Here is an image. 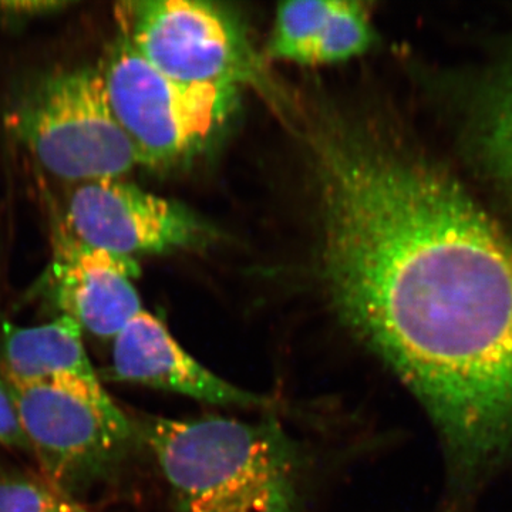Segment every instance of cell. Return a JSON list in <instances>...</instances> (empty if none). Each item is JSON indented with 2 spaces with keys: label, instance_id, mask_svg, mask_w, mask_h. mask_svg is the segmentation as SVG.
<instances>
[{
  "label": "cell",
  "instance_id": "4fadbf2b",
  "mask_svg": "<svg viewBox=\"0 0 512 512\" xmlns=\"http://www.w3.org/2000/svg\"><path fill=\"white\" fill-rule=\"evenodd\" d=\"M57 494L43 478L0 471V512H49Z\"/></svg>",
  "mask_w": 512,
  "mask_h": 512
},
{
  "label": "cell",
  "instance_id": "9a60e30c",
  "mask_svg": "<svg viewBox=\"0 0 512 512\" xmlns=\"http://www.w3.org/2000/svg\"><path fill=\"white\" fill-rule=\"evenodd\" d=\"M49 512H93L89 508L84 507L79 501L74 498L64 497L62 494H57L55 503L50 507Z\"/></svg>",
  "mask_w": 512,
  "mask_h": 512
},
{
  "label": "cell",
  "instance_id": "6da1fadb",
  "mask_svg": "<svg viewBox=\"0 0 512 512\" xmlns=\"http://www.w3.org/2000/svg\"><path fill=\"white\" fill-rule=\"evenodd\" d=\"M318 148L330 303L456 456H501L512 446L511 239L410 151L353 131Z\"/></svg>",
  "mask_w": 512,
  "mask_h": 512
},
{
  "label": "cell",
  "instance_id": "52a82bcc",
  "mask_svg": "<svg viewBox=\"0 0 512 512\" xmlns=\"http://www.w3.org/2000/svg\"><path fill=\"white\" fill-rule=\"evenodd\" d=\"M63 225L89 247L130 258L195 247L208 238V228L183 205L120 180L74 185Z\"/></svg>",
  "mask_w": 512,
  "mask_h": 512
},
{
  "label": "cell",
  "instance_id": "7c38bea8",
  "mask_svg": "<svg viewBox=\"0 0 512 512\" xmlns=\"http://www.w3.org/2000/svg\"><path fill=\"white\" fill-rule=\"evenodd\" d=\"M335 0H293L276 13L274 33L268 45L272 59L299 64L313 63L316 47L332 13Z\"/></svg>",
  "mask_w": 512,
  "mask_h": 512
},
{
  "label": "cell",
  "instance_id": "ba28073f",
  "mask_svg": "<svg viewBox=\"0 0 512 512\" xmlns=\"http://www.w3.org/2000/svg\"><path fill=\"white\" fill-rule=\"evenodd\" d=\"M138 275L136 259L89 247L63 224L55 229L49 295L59 315L74 320L83 332L114 339L143 311L134 286Z\"/></svg>",
  "mask_w": 512,
  "mask_h": 512
},
{
  "label": "cell",
  "instance_id": "8992f818",
  "mask_svg": "<svg viewBox=\"0 0 512 512\" xmlns=\"http://www.w3.org/2000/svg\"><path fill=\"white\" fill-rule=\"evenodd\" d=\"M121 37L158 72L181 83L237 86L254 74L238 23L197 0H137L116 5Z\"/></svg>",
  "mask_w": 512,
  "mask_h": 512
},
{
  "label": "cell",
  "instance_id": "9c48e42d",
  "mask_svg": "<svg viewBox=\"0 0 512 512\" xmlns=\"http://www.w3.org/2000/svg\"><path fill=\"white\" fill-rule=\"evenodd\" d=\"M111 379L183 394L215 406H265L268 400L239 389L181 348L153 313L141 311L113 339Z\"/></svg>",
  "mask_w": 512,
  "mask_h": 512
},
{
  "label": "cell",
  "instance_id": "3957f363",
  "mask_svg": "<svg viewBox=\"0 0 512 512\" xmlns=\"http://www.w3.org/2000/svg\"><path fill=\"white\" fill-rule=\"evenodd\" d=\"M6 126L43 170L76 185L120 180L140 164L99 67L46 74L13 104Z\"/></svg>",
  "mask_w": 512,
  "mask_h": 512
},
{
  "label": "cell",
  "instance_id": "5bb4252c",
  "mask_svg": "<svg viewBox=\"0 0 512 512\" xmlns=\"http://www.w3.org/2000/svg\"><path fill=\"white\" fill-rule=\"evenodd\" d=\"M0 446L30 454L15 400L3 379H0Z\"/></svg>",
  "mask_w": 512,
  "mask_h": 512
},
{
  "label": "cell",
  "instance_id": "277c9868",
  "mask_svg": "<svg viewBox=\"0 0 512 512\" xmlns=\"http://www.w3.org/2000/svg\"><path fill=\"white\" fill-rule=\"evenodd\" d=\"M111 111L138 163L160 167L204 146L224 126L237 86L170 79L120 37L99 66Z\"/></svg>",
  "mask_w": 512,
  "mask_h": 512
},
{
  "label": "cell",
  "instance_id": "7a4b0ae2",
  "mask_svg": "<svg viewBox=\"0 0 512 512\" xmlns=\"http://www.w3.org/2000/svg\"><path fill=\"white\" fill-rule=\"evenodd\" d=\"M134 424L170 484L173 512H296L301 457L276 421L144 417Z\"/></svg>",
  "mask_w": 512,
  "mask_h": 512
},
{
  "label": "cell",
  "instance_id": "8fae6325",
  "mask_svg": "<svg viewBox=\"0 0 512 512\" xmlns=\"http://www.w3.org/2000/svg\"><path fill=\"white\" fill-rule=\"evenodd\" d=\"M466 126L471 160L512 212V52L477 87Z\"/></svg>",
  "mask_w": 512,
  "mask_h": 512
},
{
  "label": "cell",
  "instance_id": "5b68a950",
  "mask_svg": "<svg viewBox=\"0 0 512 512\" xmlns=\"http://www.w3.org/2000/svg\"><path fill=\"white\" fill-rule=\"evenodd\" d=\"M40 473L74 498L114 473L137 440L134 421L110 397L42 383H8ZM76 500V498H74Z\"/></svg>",
  "mask_w": 512,
  "mask_h": 512
},
{
  "label": "cell",
  "instance_id": "30bf717a",
  "mask_svg": "<svg viewBox=\"0 0 512 512\" xmlns=\"http://www.w3.org/2000/svg\"><path fill=\"white\" fill-rule=\"evenodd\" d=\"M83 330L59 315L36 326H3L0 370L8 383L64 387L96 399L110 397L83 342Z\"/></svg>",
  "mask_w": 512,
  "mask_h": 512
}]
</instances>
